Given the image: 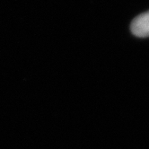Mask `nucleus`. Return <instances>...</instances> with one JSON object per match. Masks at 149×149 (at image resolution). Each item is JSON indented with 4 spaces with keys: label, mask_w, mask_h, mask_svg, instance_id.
<instances>
[{
    "label": "nucleus",
    "mask_w": 149,
    "mask_h": 149,
    "mask_svg": "<svg viewBox=\"0 0 149 149\" xmlns=\"http://www.w3.org/2000/svg\"><path fill=\"white\" fill-rule=\"evenodd\" d=\"M131 31L137 37H149V11L146 12L133 20Z\"/></svg>",
    "instance_id": "nucleus-1"
}]
</instances>
